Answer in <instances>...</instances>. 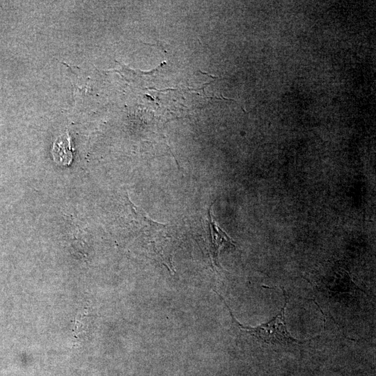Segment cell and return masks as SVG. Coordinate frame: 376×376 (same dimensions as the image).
Returning <instances> with one entry per match:
<instances>
[{"label": "cell", "mask_w": 376, "mask_h": 376, "mask_svg": "<svg viewBox=\"0 0 376 376\" xmlns=\"http://www.w3.org/2000/svg\"><path fill=\"white\" fill-rule=\"evenodd\" d=\"M285 299V303L280 312L267 323L256 327L244 326L241 324L233 315L225 299L219 293L215 292L225 303L230 314L233 322L238 327L240 330L248 333L259 340L272 345H290L295 343L301 344L302 342L293 338L287 329L285 310L288 303L287 294L283 288H281Z\"/></svg>", "instance_id": "obj_1"}, {"label": "cell", "mask_w": 376, "mask_h": 376, "mask_svg": "<svg viewBox=\"0 0 376 376\" xmlns=\"http://www.w3.org/2000/svg\"><path fill=\"white\" fill-rule=\"evenodd\" d=\"M207 224L210 235L212 260L214 264L218 265V255L220 248L224 245L235 247V242L214 221L211 207L208 210Z\"/></svg>", "instance_id": "obj_2"}, {"label": "cell", "mask_w": 376, "mask_h": 376, "mask_svg": "<svg viewBox=\"0 0 376 376\" xmlns=\"http://www.w3.org/2000/svg\"><path fill=\"white\" fill-rule=\"evenodd\" d=\"M72 148L71 146L70 136L68 132L61 134L54 141L52 155L54 161L61 166H68L72 160Z\"/></svg>", "instance_id": "obj_3"}]
</instances>
